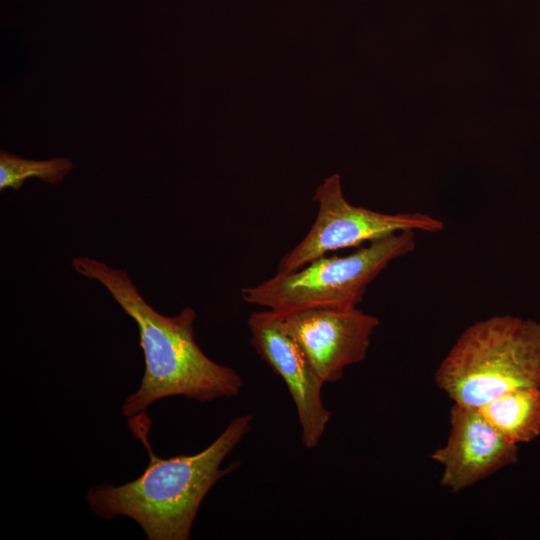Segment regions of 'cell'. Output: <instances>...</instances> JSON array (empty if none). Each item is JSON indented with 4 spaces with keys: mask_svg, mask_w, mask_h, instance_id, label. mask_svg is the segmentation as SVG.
<instances>
[{
    "mask_svg": "<svg viewBox=\"0 0 540 540\" xmlns=\"http://www.w3.org/2000/svg\"><path fill=\"white\" fill-rule=\"evenodd\" d=\"M253 415L234 418L206 448L193 455L160 458L148 441L147 414L128 418V426L149 454L142 474L123 485L91 487L86 501L92 512L106 519L126 516L149 540H187L204 498L223 476L238 467L221 468L228 454L250 431Z\"/></svg>",
    "mask_w": 540,
    "mask_h": 540,
    "instance_id": "1",
    "label": "cell"
},
{
    "mask_svg": "<svg viewBox=\"0 0 540 540\" xmlns=\"http://www.w3.org/2000/svg\"><path fill=\"white\" fill-rule=\"evenodd\" d=\"M71 266L85 278L100 282L138 327L145 371L138 390L121 406L124 416L145 414L152 403L170 396L209 402L239 394L241 376L210 359L196 343L192 308L164 316L145 301L126 271L90 257H74Z\"/></svg>",
    "mask_w": 540,
    "mask_h": 540,
    "instance_id": "2",
    "label": "cell"
},
{
    "mask_svg": "<svg viewBox=\"0 0 540 540\" xmlns=\"http://www.w3.org/2000/svg\"><path fill=\"white\" fill-rule=\"evenodd\" d=\"M453 402L478 409L520 388L540 387V323L494 315L468 326L434 374Z\"/></svg>",
    "mask_w": 540,
    "mask_h": 540,
    "instance_id": "3",
    "label": "cell"
},
{
    "mask_svg": "<svg viewBox=\"0 0 540 540\" xmlns=\"http://www.w3.org/2000/svg\"><path fill=\"white\" fill-rule=\"evenodd\" d=\"M415 231L372 240L346 256H321L287 274L242 289L247 303L278 315L308 308H353L368 285L394 260L415 249Z\"/></svg>",
    "mask_w": 540,
    "mask_h": 540,
    "instance_id": "4",
    "label": "cell"
},
{
    "mask_svg": "<svg viewBox=\"0 0 540 540\" xmlns=\"http://www.w3.org/2000/svg\"><path fill=\"white\" fill-rule=\"evenodd\" d=\"M316 219L304 238L280 260L277 273L287 274L340 249L362 246L404 230L439 232L444 224L421 212L388 214L350 204L340 176L328 177L315 191Z\"/></svg>",
    "mask_w": 540,
    "mask_h": 540,
    "instance_id": "5",
    "label": "cell"
},
{
    "mask_svg": "<svg viewBox=\"0 0 540 540\" xmlns=\"http://www.w3.org/2000/svg\"><path fill=\"white\" fill-rule=\"evenodd\" d=\"M278 316L324 384L340 380L346 367L366 358L380 323L357 307L308 308Z\"/></svg>",
    "mask_w": 540,
    "mask_h": 540,
    "instance_id": "6",
    "label": "cell"
},
{
    "mask_svg": "<svg viewBox=\"0 0 540 540\" xmlns=\"http://www.w3.org/2000/svg\"><path fill=\"white\" fill-rule=\"evenodd\" d=\"M251 344L260 358L285 382L294 402L307 449L318 446L331 418L322 400L324 382L310 365L297 342L286 332L280 317L270 310L248 319Z\"/></svg>",
    "mask_w": 540,
    "mask_h": 540,
    "instance_id": "7",
    "label": "cell"
},
{
    "mask_svg": "<svg viewBox=\"0 0 540 540\" xmlns=\"http://www.w3.org/2000/svg\"><path fill=\"white\" fill-rule=\"evenodd\" d=\"M450 430L430 458L442 466L441 486L459 493L518 462V446L506 440L478 409L453 404Z\"/></svg>",
    "mask_w": 540,
    "mask_h": 540,
    "instance_id": "8",
    "label": "cell"
},
{
    "mask_svg": "<svg viewBox=\"0 0 540 540\" xmlns=\"http://www.w3.org/2000/svg\"><path fill=\"white\" fill-rule=\"evenodd\" d=\"M478 411L506 440L517 446L540 435V387L505 393Z\"/></svg>",
    "mask_w": 540,
    "mask_h": 540,
    "instance_id": "9",
    "label": "cell"
},
{
    "mask_svg": "<svg viewBox=\"0 0 540 540\" xmlns=\"http://www.w3.org/2000/svg\"><path fill=\"white\" fill-rule=\"evenodd\" d=\"M72 167V161L65 157L31 160L1 150L0 190L7 188L19 190L31 177H37L45 183L56 184L66 177Z\"/></svg>",
    "mask_w": 540,
    "mask_h": 540,
    "instance_id": "10",
    "label": "cell"
}]
</instances>
